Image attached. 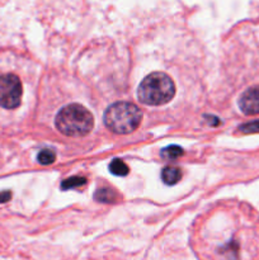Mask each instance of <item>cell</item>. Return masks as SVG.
<instances>
[{
    "label": "cell",
    "instance_id": "13",
    "mask_svg": "<svg viewBox=\"0 0 259 260\" xmlns=\"http://www.w3.org/2000/svg\"><path fill=\"white\" fill-rule=\"evenodd\" d=\"M243 134H259V121L250 122V123L243 124V126L239 127Z\"/></svg>",
    "mask_w": 259,
    "mask_h": 260
},
{
    "label": "cell",
    "instance_id": "4",
    "mask_svg": "<svg viewBox=\"0 0 259 260\" xmlns=\"http://www.w3.org/2000/svg\"><path fill=\"white\" fill-rule=\"evenodd\" d=\"M142 112L128 102H117L109 106L104 113V123L114 134L127 135L140 126Z\"/></svg>",
    "mask_w": 259,
    "mask_h": 260
},
{
    "label": "cell",
    "instance_id": "5",
    "mask_svg": "<svg viewBox=\"0 0 259 260\" xmlns=\"http://www.w3.org/2000/svg\"><path fill=\"white\" fill-rule=\"evenodd\" d=\"M23 88L19 78L14 74L0 76V107L7 109L17 108L22 101Z\"/></svg>",
    "mask_w": 259,
    "mask_h": 260
},
{
    "label": "cell",
    "instance_id": "12",
    "mask_svg": "<svg viewBox=\"0 0 259 260\" xmlns=\"http://www.w3.org/2000/svg\"><path fill=\"white\" fill-rule=\"evenodd\" d=\"M86 183L85 178H79V177H74L70 178V179H66L65 182L62 183L61 188L62 189H70V188H75V187H80V185H84Z\"/></svg>",
    "mask_w": 259,
    "mask_h": 260
},
{
    "label": "cell",
    "instance_id": "2",
    "mask_svg": "<svg viewBox=\"0 0 259 260\" xmlns=\"http://www.w3.org/2000/svg\"><path fill=\"white\" fill-rule=\"evenodd\" d=\"M56 128L69 137L86 136L93 129V114L80 104H69L57 113Z\"/></svg>",
    "mask_w": 259,
    "mask_h": 260
},
{
    "label": "cell",
    "instance_id": "10",
    "mask_svg": "<svg viewBox=\"0 0 259 260\" xmlns=\"http://www.w3.org/2000/svg\"><path fill=\"white\" fill-rule=\"evenodd\" d=\"M37 160H38V162H40V164L50 165V164H52V162L56 160V155H55V152L52 151V150L45 149V150H42L40 154H38Z\"/></svg>",
    "mask_w": 259,
    "mask_h": 260
},
{
    "label": "cell",
    "instance_id": "7",
    "mask_svg": "<svg viewBox=\"0 0 259 260\" xmlns=\"http://www.w3.org/2000/svg\"><path fill=\"white\" fill-rule=\"evenodd\" d=\"M182 178V172L177 167H165L161 172V179L167 185H174Z\"/></svg>",
    "mask_w": 259,
    "mask_h": 260
},
{
    "label": "cell",
    "instance_id": "3",
    "mask_svg": "<svg viewBox=\"0 0 259 260\" xmlns=\"http://www.w3.org/2000/svg\"><path fill=\"white\" fill-rule=\"evenodd\" d=\"M175 94L174 81L165 73H152L141 81L137 96L146 106H163L173 99Z\"/></svg>",
    "mask_w": 259,
    "mask_h": 260
},
{
    "label": "cell",
    "instance_id": "8",
    "mask_svg": "<svg viewBox=\"0 0 259 260\" xmlns=\"http://www.w3.org/2000/svg\"><path fill=\"white\" fill-rule=\"evenodd\" d=\"M94 198L99 202L103 203H113L118 200V194L116 193V190L112 189V188H101L95 192Z\"/></svg>",
    "mask_w": 259,
    "mask_h": 260
},
{
    "label": "cell",
    "instance_id": "6",
    "mask_svg": "<svg viewBox=\"0 0 259 260\" xmlns=\"http://www.w3.org/2000/svg\"><path fill=\"white\" fill-rule=\"evenodd\" d=\"M239 107L246 116L259 114V85L251 86L241 94Z\"/></svg>",
    "mask_w": 259,
    "mask_h": 260
},
{
    "label": "cell",
    "instance_id": "11",
    "mask_svg": "<svg viewBox=\"0 0 259 260\" xmlns=\"http://www.w3.org/2000/svg\"><path fill=\"white\" fill-rule=\"evenodd\" d=\"M183 154V150L177 145H172V146L165 147L161 151V156L165 159H175V157L180 156Z\"/></svg>",
    "mask_w": 259,
    "mask_h": 260
},
{
    "label": "cell",
    "instance_id": "9",
    "mask_svg": "<svg viewBox=\"0 0 259 260\" xmlns=\"http://www.w3.org/2000/svg\"><path fill=\"white\" fill-rule=\"evenodd\" d=\"M109 170H111L112 174L114 175H118V177H126L128 174V167L124 164V161L119 159H114L113 161L111 162L109 165Z\"/></svg>",
    "mask_w": 259,
    "mask_h": 260
},
{
    "label": "cell",
    "instance_id": "14",
    "mask_svg": "<svg viewBox=\"0 0 259 260\" xmlns=\"http://www.w3.org/2000/svg\"><path fill=\"white\" fill-rule=\"evenodd\" d=\"M10 197H12L10 192H2L0 193V203L8 202L10 200Z\"/></svg>",
    "mask_w": 259,
    "mask_h": 260
},
{
    "label": "cell",
    "instance_id": "1",
    "mask_svg": "<svg viewBox=\"0 0 259 260\" xmlns=\"http://www.w3.org/2000/svg\"><path fill=\"white\" fill-rule=\"evenodd\" d=\"M189 241L200 260H259V213L245 202L217 201L193 221Z\"/></svg>",
    "mask_w": 259,
    "mask_h": 260
}]
</instances>
